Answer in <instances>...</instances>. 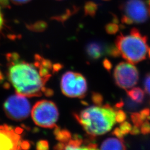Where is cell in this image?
Here are the masks:
<instances>
[{
  "label": "cell",
  "mask_w": 150,
  "mask_h": 150,
  "mask_svg": "<svg viewBox=\"0 0 150 150\" xmlns=\"http://www.w3.org/2000/svg\"><path fill=\"white\" fill-rule=\"evenodd\" d=\"M48 147V143L45 141H41L38 142L37 145V149L39 150L47 149Z\"/></svg>",
  "instance_id": "14"
},
{
  "label": "cell",
  "mask_w": 150,
  "mask_h": 150,
  "mask_svg": "<svg viewBox=\"0 0 150 150\" xmlns=\"http://www.w3.org/2000/svg\"><path fill=\"white\" fill-rule=\"evenodd\" d=\"M118 113L110 106H92L82 110L76 118L87 134L96 136L112 129L118 122Z\"/></svg>",
  "instance_id": "2"
},
{
  "label": "cell",
  "mask_w": 150,
  "mask_h": 150,
  "mask_svg": "<svg viewBox=\"0 0 150 150\" xmlns=\"http://www.w3.org/2000/svg\"><path fill=\"white\" fill-rule=\"evenodd\" d=\"M123 22L131 23H141L148 17V10L142 0H127L123 6Z\"/></svg>",
  "instance_id": "8"
},
{
  "label": "cell",
  "mask_w": 150,
  "mask_h": 150,
  "mask_svg": "<svg viewBox=\"0 0 150 150\" xmlns=\"http://www.w3.org/2000/svg\"><path fill=\"white\" fill-rule=\"evenodd\" d=\"M128 95L131 99L137 103H141L144 98V92L139 87H133L128 91Z\"/></svg>",
  "instance_id": "12"
},
{
  "label": "cell",
  "mask_w": 150,
  "mask_h": 150,
  "mask_svg": "<svg viewBox=\"0 0 150 150\" xmlns=\"http://www.w3.org/2000/svg\"><path fill=\"white\" fill-rule=\"evenodd\" d=\"M2 76L1 75V74L0 73V80L2 79Z\"/></svg>",
  "instance_id": "17"
},
{
  "label": "cell",
  "mask_w": 150,
  "mask_h": 150,
  "mask_svg": "<svg viewBox=\"0 0 150 150\" xmlns=\"http://www.w3.org/2000/svg\"><path fill=\"white\" fill-rule=\"evenodd\" d=\"M101 150H125V145L120 138L112 137L105 140L101 145Z\"/></svg>",
  "instance_id": "11"
},
{
  "label": "cell",
  "mask_w": 150,
  "mask_h": 150,
  "mask_svg": "<svg viewBox=\"0 0 150 150\" xmlns=\"http://www.w3.org/2000/svg\"><path fill=\"white\" fill-rule=\"evenodd\" d=\"M61 87L65 96L72 98H83L87 90L85 77L79 73L71 71L67 72L62 76Z\"/></svg>",
  "instance_id": "5"
},
{
  "label": "cell",
  "mask_w": 150,
  "mask_h": 150,
  "mask_svg": "<svg viewBox=\"0 0 150 150\" xmlns=\"http://www.w3.org/2000/svg\"><path fill=\"white\" fill-rule=\"evenodd\" d=\"M113 75L116 83L125 90L133 88L139 79L138 70L129 62L120 63L114 70Z\"/></svg>",
  "instance_id": "7"
},
{
  "label": "cell",
  "mask_w": 150,
  "mask_h": 150,
  "mask_svg": "<svg viewBox=\"0 0 150 150\" xmlns=\"http://www.w3.org/2000/svg\"><path fill=\"white\" fill-rule=\"evenodd\" d=\"M116 47L123 58L131 64H137L150 57V48L145 36L136 29L127 35H121L117 38Z\"/></svg>",
  "instance_id": "3"
},
{
  "label": "cell",
  "mask_w": 150,
  "mask_h": 150,
  "mask_svg": "<svg viewBox=\"0 0 150 150\" xmlns=\"http://www.w3.org/2000/svg\"><path fill=\"white\" fill-rule=\"evenodd\" d=\"M144 86H145V89L146 92H147L149 95H150V75L147 76L145 78Z\"/></svg>",
  "instance_id": "13"
},
{
  "label": "cell",
  "mask_w": 150,
  "mask_h": 150,
  "mask_svg": "<svg viewBox=\"0 0 150 150\" xmlns=\"http://www.w3.org/2000/svg\"><path fill=\"white\" fill-rule=\"evenodd\" d=\"M11 1L16 5H22L25 4L30 2L31 0H11Z\"/></svg>",
  "instance_id": "16"
},
{
  "label": "cell",
  "mask_w": 150,
  "mask_h": 150,
  "mask_svg": "<svg viewBox=\"0 0 150 150\" xmlns=\"http://www.w3.org/2000/svg\"><path fill=\"white\" fill-rule=\"evenodd\" d=\"M29 146L22 140L20 132L6 125H0V150L26 149Z\"/></svg>",
  "instance_id": "9"
},
{
  "label": "cell",
  "mask_w": 150,
  "mask_h": 150,
  "mask_svg": "<svg viewBox=\"0 0 150 150\" xmlns=\"http://www.w3.org/2000/svg\"><path fill=\"white\" fill-rule=\"evenodd\" d=\"M4 108L7 117L15 121L26 119L31 111L30 103L26 97L18 93L10 97L5 102Z\"/></svg>",
  "instance_id": "6"
},
{
  "label": "cell",
  "mask_w": 150,
  "mask_h": 150,
  "mask_svg": "<svg viewBox=\"0 0 150 150\" xmlns=\"http://www.w3.org/2000/svg\"><path fill=\"white\" fill-rule=\"evenodd\" d=\"M9 57L8 77L17 93L28 97L41 96L51 76V62L40 56L35 57L33 63L19 60L17 54Z\"/></svg>",
  "instance_id": "1"
},
{
  "label": "cell",
  "mask_w": 150,
  "mask_h": 150,
  "mask_svg": "<svg viewBox=\"0 0 150 150\" xmlns=\"http://www.w3.org/2000/svg\"><path fill=\"white\" fill-rule=\"evenodd\" d=\"M1 5L0 4V32L2 31V29L4 27V25H5L4 18V15H3L1 10Z\"/></svg>",
  "instance_id": "15"
},
{
  "label": "cell",
  "mask_w": 150,
  "mask_h": 150,
  "mask_svg": "<svg viewBox=\"0 0 150 150\" xmlns=\"http://www.w3.org/2000/svg\"><path fill=\"white\" fill-rule=\"evenodd\" d=\"M106 47L103 46L101 43L98 42H92L88 45L87 47V52L88 55L91 57L93 59H97L101 57L103 54H105L106 52H110L109 51L106 50Z\"/></svg>",
  "instance_id": "10"
},
{
  "label": "cell",
  "mask_w": 150,
  "mask_h": 150,
  "mask_svg": "<svg viewBox=\"0 0 150 150\" xmlns=\"http://www.w3.org/2000/svg\"><path fill=\"white\" fill-rule=\"evenodd\" d=\"M31 116L38 126L52 129L56 126L59 118V111L54 102L48 100L38 102L31 110Z\"/></svg>",
  "instance_id": "4"
}]
</instances>
